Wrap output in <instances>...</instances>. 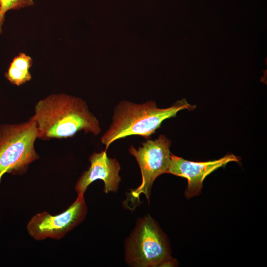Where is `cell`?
<instances>
[{
  "label": "cell",
  "instance_id": "obj_1",
  "mask_svg": "<svg viewBox=\"0 0 267 267\" xmlns=\"http://www.w3.org/2000/svg\"><path fill=\"white\" fill-rule=\"evenodd\" d=\"M38 138H66L84 131L95 135L101 131L99 122L82 99L64 93L53 94L39 101L34 115Z\"/></svg>",
  "mask_w": 267,
  "mask_h": 267
},
{
  "label": "cell",
  "instance_id": "obj_2",
  "mask_svg": "<svg viewBox=\"0 0 267 267\" xmlns=\"http://www.w3.org/2000/svg\"><path fill=\"white\" fill-rule=\"evenodd\" d=\"M195 108L184 99L165 108H159L154 101L142 104L121 101L115 107L112 123L101 142L107 150L112 142L128 136L139 135L148 139L166 119L175 117L182 110H193Z\"/></svg>",
  "mask_w": 267,
  "mask_h": 267
},
{
  "label": "cell",
  "instance_id": "obj_3",
  "mask_svg": "<svg viewBox=\"0 0 267 267\" xmlns=\"http://www.w3.org/2000/svg\"><path fill=\"white\" fill-rule=\"evenodd\" d=\"M165 234L149 215L140 218L125 242V261L134 267L174 266Z\"/></svg>",
  "mask_w": 267,
  "mask_h": 267
},
{
  "label": "cell",
  "instance_id": "obj_4",
  "mask_svg": "<svg viewBox=\"0 0 267 267\" xmlns=\"http://www.w3.org/2000/svg\"><path fill=\"white\" fill-rule=\"evenodd\" d=\"M37 138L36 125L31 118L18 124L0 126V181L6 173H25L39 158L35 148Z\"/></svg>",
  "mask_w": 267,
  "mask_h": 267
},
{
  "label": "cell",
  "instance_id": "obj_5",
  "mask_svg": "<svg viewBox=\"0 0 267 267\" xmlns=\"http://www.w3.org/2000/svg\"><path fill=\"white\" fill-rule=\"evenodd\" d=\"M171 140L163 134L155 140L147 139L138 148L131 146L129 152L136 160L141 174V184L127 194L124 206L133 210L140 203L139 196L144 194L148 202L152 184L161 175L167 173L171 162Z\"/></svg>",
  "mask_w": 267,
  "mask_h": 267
},
{
  "label": "cell",
  "instance_id": "obj_6",
  "mask_svg": "<svg viewBox=\"0 0 267 267\" xmlns=\"http://www.w3.org/2000/svg\"><path fill=\"white\" fill-rule=\"evenodd\" d=\"M87 213L84 194H79L76 200L59 214L51 215L45 211L36 214L27 223V230L36 240H59L81 223Z\"/></svg>",
  "mask_w": 267,
  "mask_h": 267
},
{
  "label": "cell",
  "instance_id": "obj_7",
  "mask_svg": "<svg viewBox=\"0 0 267 267\" xmlns=\"http://www.w3.org/2000/svg\"><path fill=\"white\" fill-rule=\"evenodd\" d=\"M240 158L233 154H227L216 160L207 162H193L171 153V162L168 173L187 179L188 185L184 195L191 198L199 195L206 177L219 168L231 162H239Z\"/></svg>",
  "mask_w": 267,
  "mask_h": 267
},
{
  "label": "cell",
  "instance_id": "obj_8",
  "mask_svg": "<svg viewBox=\"0 0 267 267\" xmlns=\"http://www.w3.org/2000/svg\"><path fill=\"white\" fill-rule=\"evenodd\" d=\"M106 151L94 152L90 155V167L83 173L75 186L78 194H84L88 187L97 179L103 181V191L105 193L118 190L121 180L119 175L120 165L116 159L109 157Z\"/></svg>",
  "mask_w": 267,
  "mask_h": 267
},
{
  "label": "cell",
  "instance_id": "obj_9",
  "mask_svg": "<svg viewBox=\"0 0 267 267\" xmlns=\"http://www.w3.org/2000/svg\"><path fill=\"white\" fill-rule=\"evenodd\" d=\"M5 76L11 83L18 86L30 81L32 78L29 71L20 70L11 65H10Z\"/></svg>",
  "mask_w": 267,
  "mask_h": 267
},
{
  "label": "cell",
  "instance_id": "obj_10",
  "mask_svg": "<svg viewBox=\"0 0 267 267\" xmlns=\"http://www.w3.org/2000/svg\"><path fill=\"white\" fill-rule=\"evenodd\" d=\"M34 4V0H0L1 10L3 15L9 10L19 9Z\"/></svg>",
  "mask_w": 267,
  "mask_h": 267
},
{
  "label": "cell",
  "instance_id": "obj_11",
  "mask_svg": "<svg viewBox=\"0 0 267 267\" xmlns=\"http://www.w3.org/2000/svg\"><path fill=\"white\" fill-rule=\"evenodd\" d=\"M33 61L31 57L24 53H20L14 57L10 65L20 70L29 71Z\"/></svg>",
  "mask_w": 267,
  "mask_h": 267
},
{
  "label": "cell",
  "instance_id": "obj_12",
  "mask_svg": "<svg viewBox=\"0 0 267 267\" xmlns=\"http://www.w3.org/2000/svg\"><path fill=\"white\" fill-rule=\"evenodd\" d=\"M4 19V15L2 13L0 5V34L2 32V25Z\"/></svg>",
  "mask_w": 267,
  "mask_h": 267
}]
</instances>
